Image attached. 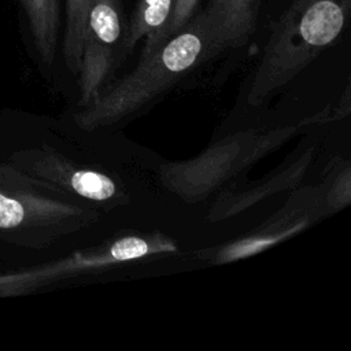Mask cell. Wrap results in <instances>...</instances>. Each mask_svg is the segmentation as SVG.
I'll return each instance as SVG.
<instances>
[{
	"label": "cell",
	"instance_id": "cell-1",
	"mask_svg": "<svg viewBox=\"0 0 351 351\" xmlns=\"http://www.w3.org/2000/svg\"><path fill=\"white\" fill-rule=\"evenodd\" d=\"M223 53L203 10L154 52L141 58L125 77L108 84L74 117L88 132L119 125L140 114L202 64Z\"/></svg>",
	"mask_w": 351,
	"mask_h": 351
},
{
	"label": "cell",
	"instance_id": "cell-2",
	"mask_svg": "<svg viewBox=\"0 0 351 351\" xmlns=\"http://www.w3.org/2000/svg\"><path fill=\"white\" fill-rule=\"evenodd\" d=\"M351 0H293L273 25L250 74L244 100L259 107L299 75L341 34Z\"/></svg>",
	"mask_w": 351,
	"mask_h": 351
},
{
	"label": "cell",
	"instance_id": "cell-3",
	"mask_svg": "<svg viewBox=\"0 0 351 351\" xmlns=\"http://www.w3.org/2000/svg\"><path fill=\"white\" fill-rule=\"evenodd\" d=\"M99 218V210L41 181L8 160L0 162V240L44 248Z\"/></svg>",
	"mask_w": 351,
	"mask_h": 351
},
{
	"label": "cell",
	"instance_id": "cell-4",
	"mask_svg": "<svg viewBox=\"0 0 351 351\" xmlns=\"http://www.w3.org/2000/svg\"><path fill=\"white\" fill-rule=\"evenodd\" d=\"M298 129L299 126H284L267 132H241L211 145L195 159L165 165L162 181L185 200L203 199L230 176H236L292 137Z\"/></svg>",
	"mask_w": 351,
	"mask_h": 351
},
{
	"label": "cell",
	"instance_id": "cell-5",
	"mask_svg": "<svg viewBox=\"0 0 351 351\" xmlns=\"http://www.w3.org/2000/svg\"><path fill=\"white\" fill-rule=\"evenodd\" d=\"M7 160L25 173L93 204L96 208H114L129 202L122 184L114 177L80 165L45 144L16 151Z\"/></svg>",
	"mask_w": 351,
	"mask_h": 351
},
{
	"label": "cell",
	"instance_id": "cell-6",
	"mask_svg": "<svg viewBox=\"0 0 351 351\" xmlns=\"http://www.w3.org/2000/svg\"><path fill=\"white\" fill-rule=\"evenodd\" d=\"M123 36L122 0H92L82 44L80 77V104H90L107 86L119 62Z\"/></svg>",
	"mask_w": 351,
	"mask_h": 351
},
{
	"label": "cell",
	"instance_id": "cell-7",
	"mask_svg": "<svg viewBox=\"0 0 351 351\" xmlns=\"http://www.w3.org/2000/svg\"><path fill=\"white\" fill-rule=\"evenodd\" d=\"M329 211L330 207L324 188H318L317 191H300L296 196L289 199L284 210H281L273 221L267 222L262 230L200 255L213 263H226L258 254L262 250L302 232L319 215Z\"/></svg>",
	"mask_w": 351,
	"mask_h": 351
},
{
	"label": "cell",
	"instance_id": "cell-8",
	"mask_svg": "<svg viewBox=\"0 0 351 351\" xmlns=\"http://www.w3.org/2000/svg\"><path fill=\"white\" fill-rule=\"evenodd\" d=\"M261 0H210L203 8L223 52L245 45L256 30Z\"/></svg>",
	"mask_w": 351,
	"mask_h": 351
},
{
	"label": "cell",
	"instance_id": "cell-9",
	"mask_svg": "<svg viewBox=\"0 0 351 351\" xmlns=\"http://www.w3.org/2000/svg\"><path fill=\"white\" fill-rule=\"evenodd\" d=\"M313 158V148L304 151L298 159L287 166V169L277 171L274 176L258 181L252 185V188H245L241 192H226L221 195V199L213 207L211 218L219 219L233 215L251 204H255L258 200L277 193L281 189L292 186L300 181L304 171L308 169Z\"/></svg>",
	"mask_w": 351,
	"mask_h": 351
},
{
	"label": "cell",
	"instance_id": "cell-10",
	"mask_svg": "<svg viewBox=\"0 0 351 351\" xmlns=\"http://www.w3.org/2000/svg\"><path fill=\"white\" fill-rule=\"evenodd\" d=\"M22 5L37 55L45 66H51L58 44L60 0H22Z\"/></svg>",
	"mask_w": 351,
	"mask_h": 351
},
{
	"label": "cell",
	"instance_id": "cell-11",
	"mask_svg": "<svg viewBox=\"0 0 351 351\" xmlns=\"http://www.w3.org/2000/svg\"><path fill=\"white\" fill-rule=\"evenodd\" d=\"M173 3L174 0H138L122 36L119 60L122 56L128 55L143 37H145L147 43L159 34L169 21Z\"/></svg>",
	"mask_w": 351,
	"mask_h": 351
},
{
	"label": "cell",
	"instance_id": "cell-12",
	"mask_svg": "<svg viewBox=\"0 0 351 351\" xmlns=\"http://www.w3.org/2000/svg\"><path fill=\"white\" fill-rule=\"evenodd\" d=\"M90 1L92 0H66L63 58L67 69L73 74H78L81 67L82 44Z\"/></svg>",
	"mask_w": 351,
	"mask_h": 351
},
{
	"label": "cell",
	"instance_id": "cell-13",
	"mask_svg": "<svg viewBox=\"0 0 351 351\" xmlns=\"http://www.w3.org/2000/svg\"><path fill=\"white\" fill-rule=\"evenodd\" d=\"M197 5H199V0H174L167 23L159 32L158 36H155L151 41H147L144 44L140 59L145 58L147 55L154 52L166 40H169L171 36H174L177 32H180L186 23H189V21L197 12Z\"/></svg>",
	"mask_w": 351,
	"mask_h": 351
}]
</instances>
